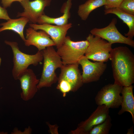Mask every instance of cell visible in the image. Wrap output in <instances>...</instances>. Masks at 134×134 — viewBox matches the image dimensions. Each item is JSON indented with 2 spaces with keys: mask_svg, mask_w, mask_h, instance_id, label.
Wrapping results in <instances>:
<instances>
[{
  "mask_svg": "<svg viewBox=\"0 0 134 134\" xmlns=\"http://www.w3.org/2000/svg\"><path fill=\"white\" fill-rule=\"evenodd\" d=\"M109 59L111 61L114 83L122 87L134 83V55L126 46L112 48Z\"/></svg>",
  "mask_w": 134,
  "mask_h": 134,
  "instance_id": "obj_1",
  "label": "cell"
},
{
  "mask_svg": "<svg viewBox=\"0 0 134 134\" xmlns=\"http://www.w3.org/2000/svg\"><path fill=\"white\" fill-rule=\"evenodd\" d=\"M42 51L43 64L41 76L37 85L38 90L51 87L58 81V77L55 71L63 65L60 57L53 46L48 47Z\"/></svg>",
  "mask_w": 134,
  "mask_h": 134,
  "instance_id": "obj_2",
  "label": "cell"
},
{
  "mask_svg": "<svg viewBox=\"0 0 134 134\" xmlns=\"http://www.w3.org/2000/svg\"><path fill=\"white\" fill-rule=\"evenodd\" d=\"M4 42L11 47L13 52V66L12 73L15 80H18L19 75L27 69L30 65L36 66L43 59L42 50H38L34 55L28 54L20 50L17 42L7 40Z\"/></svg>",
  "mask_w": 134,
  "mask_h": 134,
  "instance_id": "obj_3",
  "label": "cell"
},
{
  "mask_svg": "<svg viewBox=\"0 0 134 134\" xmlns=\"http://www.w3.org/2000/svg\"><path fill=\"white\" fill-rule=\"evenodd\" d=\"M88 45L89 42L86 40L74 41L67 36L62 45L57 48L56 51L63 65L78 63L79 59L85 55Z\"/></svg>",
  "mask_w": 134,
  "mask_h": 134,
  "instance_id": "obj_4",
  "label": "cell"
},
{
  "mask_svg": "<svg viewBox=\"0 0 134 134\" xmlns=\"http://www.w3.org/2000/svg\"><path fill=\"white\" fill-rule=\"evenodd\" d=\"M89 45L85 56L89 59L103 62H107L109 59L112 44L98 36L90 34L86 37Z\"/></svg>",
  "mask_w": 134,
  "mask_h": 134,
  "instance_id": "obj_5",
  "label": "cell"
},
{
  "mask_svg": "<svg viewBox=\"0 0 134 134\" xmlns=\"http://www.w3.org/2000/svg\"><path fill=\"white\" fill-rule=\"evenodd\" d=\"M122 87L114 83L105 85L98 91L95 98L96 104L98 106L104 105L109 108H118L122 100L120 95Z\"/></svg>",
  "mask_w": 134,
  "mask_h": 134,
  "instance_id": "obj_6",
  "label": "cell"
},
{
  "mask_svg": "<svg viewBox=\"0 0 134 134\" xmlns=\"http://www.w3.org/2000/svg\"><path fill=\"white\" fill-rule=\"evenodd\" d=\"M117 20L113 18L106 27L101 28H95L91 30V34L107 41L112 44L116 43H123L134 47V41L123 35L118 31L116 25Z\"/></svg>",
  "mask_w": 134,
  "mask_h": 134,
  "instance_id": "obj_7",
  "label": "cell"
},
{
  "mask_svg": "<svg viewBox=\"0 0 134 134\" xmlns=\"http://www.w3.org/2000/svg\"><path fill=\"white\" fill-rule=\"evenodd\" d=\"M84 55L79 60L78 63L82 70V77L83 84L98 81L106 69L107 65L104 62L90 61Z\"/></svg>",
  "mask_w": 134,
  "mask_h": 134,
  "instance_id": "obj_8",
  "label": "cell"
},
{
  "mask_svg": "<svg viewBox=\"0 0 134 134\" xmlns=\"http://www.w3.org/2000/svg\"><path fill=\"white\" fill-rule=\"evenodd\" d=\"M52 0H23L20 3L24 9V11L18 13L17 17L27 18L32 24L37 23L39 18L44 14L45 8L49 6Z\"/></svg>",
  "mask_w": 134,
  "mask_h": 134,
  "instance_id": "obj_9",
  "label": "cell"
},
{
  "mask_svg": "<svg viewBox=\"0 0 134 134\" xmlns=\"http://www.w3.org/2000/svg\"><path fill=\"white\" fill-rule=\"evenodd\" d=\"M109 108L104 105H98L89 117L81 122L73 132L75 134H89L94 127L103 122L109 116Z\"/></svg>",
  "mask_w": 134,
  "mask_h": 134,
  "instance_id": "obj_10",
  "label": "cell"
},
{
  "mask_svg": "<svg viewBox=\"0 0 134 134\" xmlns=\"http://www.w3.org/2000/svg\"><path fill=\"white\" fill-rule=\"evenodd\" d=\"M18 80L22 90L20 94L22 99L28 101L32 99L38 90L37 85L39 80L33 70L28 68L19 75Z\"/></svg>",
  "mask_w": 134,
  "mask_h": 134,
  "instance_id": "obj_11",
  "label": "cell"
},
{
  "mask_svg": "<svg viewBox=\"0 0 134 134\" xmlns=\"http://www.w3.org/2000/svg\"><path fill=\"white\" fill-rule=\"evenodd\" d=\"M29 25L35 30H42L45 31L50 36L57 48L63 43L67 31L72 26V24L70 23L64 25L58 26L48 24H37L32 23Z\"/></svg>",
  "mask_w": 134,
  "mask_h": 134,
  "instance_id": "obj_12",
  "label": "cell"
},
{
  "mask_svg": "<svg viewBox=\"0 0 134 134\" xmlns=\"http://www.w3.org/2000/svg\"><path fill=\"white\" fill-rule=\"evenodd\" d=\"M36 31L30 27L26 29V37L24 41L26 46L33 45L38 51H41L48 47L55 46L50 36L45 31L42 30Z\"/></svg>",
  "mask_w": 134,
  "mask_h": 134,
  "instance_id": "obj_13",
  "label": "cell"
},
{
  "mask_svg": "<svg viewBox=\"0 0 134 134\" xmlns=\"http://www.w3.org/2000/svg\"><path fill=\"white\" fill-rule=\"evenodd\" d=\"M78 63L63 65L58 78L64 79L72 86L73 92L77 91L83 85L82 75Z\"/></svg>",
  "mask_w": 134,
  "mask_h": 134,
  "instance_id": "obj_14",
  "label": "cell"
},
{
  "mask_svg": "<svg viewBox=\"0 0 134 134\" xmlns=\"http://www.w3.org/2000/svg\"><path fill=\"white\" fill-rule=\"evenodd\" d=\"M72 5V0H67L63 4L61 9V12L63 13L62 16L57 18H53L44 14L39 18L37 23L39 24H48L58 26L64 25L67 24L68 19L70 17V11Z\"/></svg>",
  "mask_w": 134,
  "mask_h": 134,
  "instance_id": "obj_15",
  "label": "cell"
},
{
  "mask_svg": "<svg viewBox=\"0 0 134 134\" xmlns=\"http://www.w3.org/2000/svg\"><path fill=\"white\" fill-rule=\"evenodd\" d=\"M134 86L123 87L121 94L122 100L121 106V108L118 114L121 115L126 112L131 114L132 121L134 123V97L133 93Z\"/></svg>",
  "mask_w": 134,
  "mask_h": 134,
  "instance_id": "obj_16",
  "label": "cell"
},
{
  "mask_svg": "<svg viewBox=\"0 0 134 134\" xmlns=\"http://www.w3.org/2000/svg\"><path fill=\"white\" fill-rule=\"evenodd\" d=\"M29 22V19L24 17L18 19H11L7 22L0 24L2 27L0 28V32L6 30L12 31L18 34L24 42L25 38L24 35V30Z\"/></svg>",
  "mask_w": 134,
  "mask_h": 134,
  "instance_id": "obj_17",
  "label": "cell"
},
{
  "mask_svg": "<svg viewBox=\"0 0 134 134\" xmlns=\"http://www.w3.org/2000/svg\"><path fill=\"white\" fill-rule=\"evenodd\" d=\"M104 14H112L115 15L126 24L129 28V31L125 34V36L133 39L134 36V15L126 13L118 8L105 9Z\"/></svg>",
  "mask_w": 134,
  "mask_h": 134,
  "instance_id": "obj_18",
  "label": "cell"
},
{
  "mask_svg": "<svg viewBox=\"0 0 134 134\" xmlns=\"http://www.w3.org/2000/svg\"><path fill=\"white\" fill-rule=\"evenodd\" d=\"M105 4V0H88L79 5L78 15L82 20L86 21L92 11Z\"/></svg>",
  "mask_w": 134,
  "mask_h": 134,
  "instance_id": "obj_19",
  "label": "cell"
},
{
  "mask_svg": "<svg viewBox=\"0 0 134 134\" xmlns=\"http://www.w3.org/2000/svg\"><path fill=\"white\" fill-rule=\"evenodd\" d=\"M112 126L111 119L110 116L103 122L94 127L90 134H108Z\"/></svg>",
  "mask_w": 134,
  "mask_h": 134,
  "instance_id": "obj_20",
  "label": "cell"
},
{
  "mask_svg": "<svg viewBox=\"0 0 134 134\" xmlns=\"http://www.w3.org/2000/svg\"><path fill=\"white\" fill-rule=\"evenodd\" d=\"M58 81L57 88L62 93L63 97H65L67 93L70 91L73 92L72 86L66 80L58 78Z\"/></svg>",
  "mask_w": 134,
  "mask_h": 134,
  "instance_id": "obj_21",
  "label": "cell"
},
{
  "mask_svg": "<svg viewBox=\"0 0 134 134\" xmlns=\"http://www.w3.org/2000/svg\"><path fill=\"white\" fill-rule=\"evenodd\" d=\"M118 8L126 13L134 15V0H123Z\"/></svg>",
  "mask_w": 134,
  "mask_h": 134,
  "instance_id": "obj_22",
  "label": "cell"
},
{
  "mask_svg": "<svg viewBox=\"0 0 134 134\" xmlns=\"http://www.w3.org/2000/svg\"><path fill=\"white\" fill-rule=\"evenodd\" d=\"M123 0H105V9L118 8Z\"/></svg>",
  "mask_w": 134,
  "mask_h": 134,
  "instance_id": "obj_23",
  "label": "cell"
},
{
  "mask_svg": "<svg viewBox=\"0 0 134 134\" xmlns=\"http://www.w3.org/2000/svg\"><path fill=\"white\" fill-rule=\"evenodd\" d=\"M10 19L6 8L0 6V19L8 21Z\"/></svg>",
  "mask_w": 134,
  "mask_h": 134,
  "instance_id": "obj_24",
  "label": "cell"
},
{
  "mask_svg": "<svg viewBox=\"0 0 134 134\" xmlns=\"http://www.w3.org/2000/svg\"><path fill=\"white\" fill-rule=\"evenodd\" d=\"M23 0H1V3L3 7L6 8L9 7L12 3L15 1H18L20 2Z\"/></svg>",
  "mask_w": 134,
  "mask_h": 134,
  "instance_id": "obj_25",
  "label": "cell"
},
{
  "mask_svg": "<svg viewBox=\"0 0 134 134\" xmlns=\"http://www.w3.org/2000/svg\"><path fill=\"white\" fill-rule=\"evenodd\" d=\"M133 126L129 129H128L127 134H133Z\"/></svg>",
  "mask_w": 134,
  "mask_h": 134,
  "instance_id": "obj_26",
  "label": "cell"
}]
</instances>
